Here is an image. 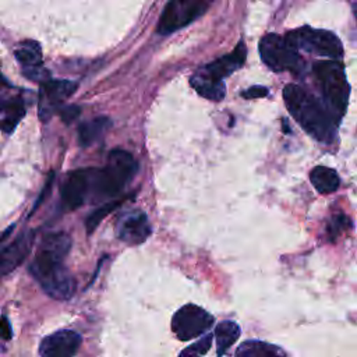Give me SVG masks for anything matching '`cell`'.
I'll use <instances>...</instances> for the list:
<instances>
[{
	"mask_svg": "<svg viewBox=\"0 0 357 357\" xmlns=\"http://www.w3.org/2000/svg\"><path fill=\"white\" fill-rule=\"evenodd\" d=\"M214 0H176L178 13V28H183L203 16Z\"/></svg>",
	"mask_w": 357,
	"mask_h": 357,
	"instance_id": "obj_15",
	"label": "cell"
},
{
	"mask_svg": "<svg viewBox=\"0 0 357 357\" xmlns=\"http://www.w3.org/2000/svg\"><path fill=\"white\" fill-rule=\"evenodd\" d=\"M120 204H122L120 200H119V201H110V203H108V204L99 207L98 210H95V211L87 218V222H85L87 233L91 235V233L98 228V225H99L112 211H115Z\"/></svg>",
	"mask_w": 357,
	"mask_h": 357,
	"instance_id": "obj_23",
	"label": "cell"
},
{
	"mask_svg": "<svg viewBox=\"0 0 357 357\" xmlns=\"http://www.w3.org/2000/svg\"><path fill=\"white\" fill-rule=\"evenodd\" d=\"M260 53L264 63L276 73L299 72L301 67L299 51L276 34H268L260 41Z\"/></svg>",
	"mask_w": 357,
	"mask_h": 357,
	"instance_id": "obj_6",
	"label": "cell"
},
{
	"mask_svg": "<svg viewBox=\"0 0 357 357\" xmlns=\"http://www.w3.org/2000/svg\"><path fill=\"white\" fill-rule=\"evenodd\" d=\"M310 181L314 189L321 194H331L340 186V178L333 169L326 166H317L310 173Z\"/></svg>",
	"mask_w": 357,
	"mask_h": 357,
	"instance_id": "obj_16",
	"label": "cell"
},
{
	"mask_svg": "<svg viewBox=\"0 0 357 357\" xmlns=\"http://www.w3.org/2000/svg\"><path fill=\"white\" fill-rule=\"evenodd\" d=\"M192 87L204 98L210 101H222L226 92L224 81L215 80L211 76L206 74L203 70L197 72L192 78H190Z\"/></svg>",
	"mask_w": 357,
	"mask_h": 357,
	"instance_id": "obj_14",
	"label": "cell"
},
{
	"mask_svg": "<svg viewBox=\"0 0 357 357\" xmlns=\"http://www.w3.org/2000/svg\"><path fill=\"white\" fill-rule=\"evenodd\" d=\"M0 336L6 340L12 339V336H13V331H12L8 317H0Z\"/></svg>",
	"mask_w": 357,
	"mask_h": 357,
	"instance_id": "obj_29",
	"label": "cell"
},
{
	"mask_svg": "<svg viewBox=\"0 0 357 357\" xmlns=\"http://www.w3.org/2000/svg\"><path fill=\"white\" fill-rule=\"evenodd\" d=\"M347 226H350L349 219H347L344 215H338V217H335V218L332 219V224L329 225L328 232H329L331 238L333 239V238H336V236H338L344 228H347Z\"/></svg>",
	"mask_w": 357,
	"mask_h": 357,
	"instance_id": "obj_26",
	"label": "cell"
},
{
	"mask_svg": "<svg viewBox=\"0 0 357 357\" xmlns=\"http://www.w3.org/2000/svg\"><path fill=\"white\" fill-rule=\"evenodd\" d=\"M214 324V317L196 304H185L172 318V331L181 340H192L204 335Z\"/></svg>",
	"mask_w": 357,
	"mask_h": 357,
	"instance_id": "obj_7",
	"label": "cell"
},
{
	"mask_svg": "<svg viewBox=\"0 0 357 357\" xmlns=\"http://www.w3.org/2000/svg\"><path fill=\"white\" fill-rule=\"evenodd\" d=\"M211 344H213V335L207 333L200 340H197L192 346L182 350L178 357H203L211 349Z\"/></svg>",
	"mask_w": 357,
	"mask_h": 357,
	"instance_id": "obj_24",
	"label": "cell"
},
{
	"mask_svg": "<svg viewBox=\"0 0 357 357\" xmlns=\"http://www.w3.org/2000/svg\"><path fill=\"white\" fill-rule=\"evenodd\" d=\"M0 110L5 112V119L0 122V130L6 134L13 133L15 128L19 126L20 120L26 115L24 102L19 98L10 99L6 102H0Z\"/></svg>",
	"mask_w": 357,
	"mask_h": 357,
	"instance_id": "obj_19",
	"label": "cell"
},
{
	"mask_svg": "<svg viewBox=\"0 0 357 357\" xmlns=\"http://www.w3.org/2000/svg\"><path fill=\"white\" fill-rule=\"evenodd\" d=\"M23 74L31 80V81H37V83H47L51 80V74L49 72L41 65V66H35V67H24L23 69Z\"/></svg>",
	"mask_w": 357,
	"mask_h": 357,
	"instance_id": "obj_25",
	"label": "cell"
},
{
	"mask_svg": "<svg viewBox=\"0 0 357 357\" xmlns=\"http://www.w3.org/2000/svg\"><path fill=\"white\" fill-rule=\"evenodd\" d=\"M285 40L297 51L304 49L307 52H314L318 56H324L331 60H338L343 55L340 40L331 31L303 27L289 33Z\"/></svg>",
	"mask_w": 357,
	"mask_h": 357,
	"instance_id": "obj_5",
	"label": "cell"
},
{
	"mask_svg": "<svg viewBox=\"0 0 357 357\" xmlns=\"http://www.w3.org/2000/svg\"><path fill=\"white\" fill-rule=\"evenodd\" d=\"M90 190V170L72 172L62 189V203L67 210L81 207Z\"/></svg>",
	"mask_w": 357,
	"mask_h": 357,
	"instance_id": "obj_12",
	"label": "cell"
},
{
	"mask_svg": "<svg viewBox=\"0 0 357 357\" xmlns=\"http://www.w3.org/2000/svg\"><path fill=\"white\" fill-rule=\"evenodd\" d=\"M52 178H53V174H51V177H49V181L47 182V185H45V188H44V192L41 193V197L38 199V201L35 203V206H34V210H33V213L34 211H37V208L44 203V200L47 199V196L49 194V190H51V188H52Z\"/></svg>",
	"mask_w": 357,
	"mask_h": 357,
	"instance_id": "obj_30",
	"label": "cell"
},
{
	"mask_svg": "<svg viewBox=\"0 0 357 357\" xmlns=\"http://www.w3.org/2000/svg\"><path fill=\"white\" fill-rule=\"evenodd\" d=\"M176 30H178L177 5H176V0H170L160 16V20L158 24V33L162 35H167Z\"/></svg>",
	"mask_w": 357,
	"mask_h": 357,
	"instance_id": "obj_22",
	"label": "cell"
},
{
	"mask_svg": "<svg viewBox=\"0 0 357 357\" xmlns=\"http://www.w3.org/2000/svg\"><path fill=\"white\" fill-rule=\"evenodd\" d=\"M81 113V109L77 106V105H70V106H65L62 110H60V116H62V120L63 123H73Z\"/></svg>",
	"mask_w": 357,
	"mask_h": 357,
	"instance_id": "obj_27",
	"label": "cell"
},
{
	"mask_svg": "<svg viewBox=\"0 0 357 357\" xmlns=\"http://www.w3.org/2000/svg\"><path fill=\"white\" fill-rule=\"evenodd\" d=\"M117 238L130 246L144 243L151 235L148 217L142 211H128L119 217L116 222Z\"/></svg>",
	"mask_w": 357,
	"mask_h": 357,
	"instance_id": "obj_9",
	"label": "cell"
},
{
	"mask_svg": "<svg viewBox=\"0 0 357 357\" xmlns=\"http://www.w3.org/2000/svg\"><path fill=\"white\" fill-rule=\"evenodd\" d=\"M236 357H286V353L268 342L246 340L238 347Z\"/></svg>",
	"mask_w": 357,
	"mask_h": 357,
	"instance_id": "obj_17",
	"label": "cell"
},
{
	"mask_svg": "<svg viewBox=\"0 0 357 357\" xmlns=\"http://www.w3.org/2000/svg\"><path fill=\"white\" fill-rule=\"evenodd\" d=\"M137 170V160L130 152L113 149L103 169H90V189L92 188L98 200L113 199L122 193Z\"/></svg>",
	"mask_w": 357,
	"mask_h": 357,
	"instance_id": "obj_3",
	"label": "cell"
},
{
	"mask_svg": "<svg viewBox=\"0 0 357 357\" xmlns=\"http://www.w3.org/2000/svg\"><path fill=\"white\" fill-rule=\"evenodd\" d=\"M353 10H354V15H356V17H357V3L353 5Z\"/></svg>",
	"mask_w": 357,
	"mask_h": 357,
	"instance_id": "obj_32",
	"label": "cell"
},
{
	"mask_svg": "<svg viewBox=\"0 0 357 357\" xmlns=\"http://www.w3.org/2000/svg\"><path fill=\"white\" fill-rule=\"evenodd\" d=\"M16 59L23 67H35L42 65V51L38 42L26 41L15 52Z\"/></svg>",
	"mask_w": 357,
	"mask_h": 357,
	"instance_id": "obj_21",
	"label": "cell"
},
{
	"mask_svg": "<svg viewBox=\"0 0 357 357\" xmlns=\"http://www.w3.org/2000/svg\"><path fill=\"white\" fill-rule=\"evenodd\" d=\"M110 120L105 116L95 117L90 122H85L78 128V142L81 147H90L103 137V134L110 127Z\"/></svg>",
	"mask_w": 357,
	"mask_h": 357,
	"instance_id": "obj_18",
	"label": "cell"
},
{
	"mask_svg": "<svg viewBox=\"0 0 357 357\" xmlns=\"http://www.w3.org/2000/svg\"><path fill=\"white\" fill-rule=\"evenodd\" d=\"M240 332V326L233 321H222L218 324L215 328V338L219 357H222L238 342Z\"/></svg>",
	"mask_w": 357,
	"mask_h": 357,
	"instance_id": "obj_20",
	"label": "cell"
},
{
	"mask_svg": "<svg viewBox=\"0 0 357 357\" xmlns=\"http://www.w3.org/2000/svg\"><path fill=\"white\" fill-rule=\"evenodd\" d=\"M283 99L289 113L306 133L318 141H331L333 127L326 112L303 88L289 84L283 88Z\"/></svg>",
	"mask_w": 357,
	"mask_h": 357,
	"instance_id": "obj_2",
	"label": "cell"
},
{
	"mask_svg": "<svg viewBox=\"0 0 357 357\" xmlns=\"http://www.w3.org/2000/svg\"><path fill=\"white\" fill-rule=\"evenodd\" d=\"M77 90V84L67 80L47 81L41 84L40 90V116L42 120H49L67 98H70Z\"/></svg>",
	"mask_w": 357,
	"mask_h": 357,
	"instance_id": "obj_8",
	"label": "cell"
},
{
	"mask_svg": "<svg viewBox=\"0 0 357 357\" xmlns=\"http://www.w3.org/2000/svg\"><path fill=\"white\" fill-rule=\"evenodd\" d=\"M6 81H5V78L2 77V74H0V84H5Z\"/></svg>",
	"mask_w": 357,
	"mask_h": 357,
	"instance_id": "obj_33",
	"label": "cell"
},
{
	"mask_svg": "<svg viewBox=\"0 0 357 357\" xmlns=\"http://www.w3.org/2000/svg\"><path fill=\"white\" fill-rule=\"evenodd\" d=\"M246 56H247L246 45L243 41H240L231 55L222 56V58L217 59L215 62L207 65L203 69V72L215 80L224 81V78H226L228 76H231L233 72H236L238 69H240L244 65Z\"/></svg>",
	"mask_w": 357,
	"mask_h": 357,
	"instance_id": "obj_13",
	"label": "cell"
},
{
	"mask_svg": "<svg viewBox=\"0 0 357 357\" xmlns=\"http://www.w3.org/2000/svg\"><path fill=\"white\" fill-rule=\"evenodd\" d=\"M314 76L319 83V90L328 106L342 116L349 102V84L343 66L338 60H325L314 65Z\"/></svg>",
	"mask_w": 357,
	"mask_h": 357,
	"instance_id": "obj_4",
	"label": "cell"
},
{
	"mask_svg": "<svg viewBox=\"0 0 357 357\" xmlns=\"http://www.w3.org/2000/svg\"><path fill=\"white\" fill-rule=\"evenodd\" d=\"M83 338L72 329L53 332L42 339L40 344L41 357H74L81 346Z\"/></svg>",
	"mask_w": 357,
	"mask_h": 357,
	"instance_id": "obj_10",
	"label": "cell"
},
{
	"mask_svg": "<svg viewBox=\"0 0 357 357\" xmlns=\"http://www.w3.org/2000/svg\"><path fill=\"white\" fill-rule=\"evenodd\" d=\"M15 228H16V225H12V226H10V228H8L2 235H0V243H2L5 239H8V238H9V235L15 231Z\"/></svg>",
	"mask_w": 357,
	"mask_h": 357,
	"instance_id": "obj_31",
	"label": "cell"
},
{
	"mask_svg": "<svg viewBox=\"0 0 357 357\" xmlns=\"http://www.w3.org/2000/svg\"><path fill=\"white\" fill-rule=\"evenodd\" d=\"M70 249L72 238L67 233H51L42 239L30 265V274L55 300H69L76 290V282L65 267Z\"/></svg>",
	"mask_w": 357,
	"mask_h": 357,
	"instance_id": "obj_1",
	"label": "cell"
},
{
	"mask_svg": "<svg viewBox=\"0 0 357 357\" xmlns=\"http://www.w3.org/2000/svg\"><path fill=\"white\" fill-rule=\"evenodd\" d=\"M242 95L246 98V99H257V98H264L268 95V90L265 87H261V85H254V87H250L249 90L243 91Z\"/></svg>",
	"mask_w": 357,
	"mask_h": 357,
	"instance_id": "obj_28",
	"label": "cell"
},
{
	"mask_svg": "<svg viewBox=\"0 0 357 357\" xmlns=\"http://www.w3.org/2000/svg\"><path fill=\"white\" fill-rule=\"evenodd\" d=\"M35 232L27 231L22 233L12 244L0 251V279L19 268L33 250Z\"/></svg>",
	"mask_w": 357,
	"mask_h": 357,
	"instance_id": "obj_11",
	"label": "cell"
}]
</instances>
